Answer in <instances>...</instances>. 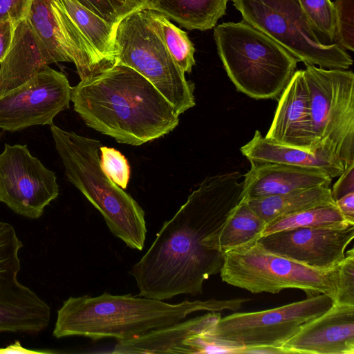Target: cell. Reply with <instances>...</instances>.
Here are the masks:
<instances>
[{"instance_id":"1","label":"cell","mask_w":354,"mask_h":354,"mask_svg":"<svg viewBox=\"0 0 354 354\" xmlns=\"http://www.w3.org/2000/svg\"><path fill=\"white\" fill-rule=\"evenodd\" d=\"M242 192L239 171L205 178L132 267L138 296L165 300L201 294L204 281L219 273L223 263V254L211 248L210 238L241 201Z\"/></svg>"},{"instance_id":"2","label":"cell","mask_w":354,"mask_h":354,"mask_svg":"<svg viewBox=\"0 0 354 354\" xmlns=\"http://www.w3.org/2000/svg\"><path fill=\"white\" fill-rule=\"evenodd\" d=\"M74 110L85 124L123 144L139 146L164 136L179 115L144 76L120 64L71 88Z\"/></svg>"},{"instance_id":"3","label":"cell","mask_w":354,"mask_h":354,"mask_svg":"<svg viewBox=\"0 0 354 354\" xmlns=\"http://www.w3.org/2000/svg\"><path fill=\"white\" fill-rule=\"evenodd\" d=\"M248 301L211 299L169 304L156 299L106 292L97 297H70L57 311L53 335L58 339L79 335L94 340H127L183 321L196 312L236 310Z\"/></svg>"},{"instance_id":"4","label":"cell","mask_w":354,"mask_h":354,"mask_svg":"<svg viewBox=\"0 0 354 354\" xmlns=\"http://www.w3.org/2000/svg\"><path fill=\"white\" fill-rule=\"evenodd\" d=\"M50 129L68 180L101 213L116 237L128 247L142 250L147 234L145 212L102 171L100 142L63 130L54 124Z\"/></svg>"},{"instance_id":"5","label":"cell","mask_w":354,"mask_h":354,"mask_svg":"<svg viewBox=\"0 0 354 354\" xmlns=\"http://www.w3.org/2000/svg\"><path fill=\"white\" fill-rule=\"evenodd\" d=\"M214 38L227 75L250 97L277 98L297 71L294 56L244 21L216 26Z\"/></svg>"},{"instance_id":"6","label":"cell","mask_w":354,"mask_h":354,"mask_svg":"<svg viewBox=\"0 0 354 354\" xmlns=\"http://www.w3.org/2000/svg\"><path fill=\"white\" fill-rule=\"evenodd\" d=\"M116 64L144 76L180 115L195 106L194 84L187 81L162 39L153 10L138 8L120 19L115 32Z\"/></svg>"},{"instance_id":"7","label":"cell","mask_w":354,"mask_h":354,"mask_svg":"<svg viewBox=\"0 0 354 354\" xmlns=\"http://www.w3.org/2000/svg\"><path fill=\"white\" fill-rule=\"evenodd\" d=\"M338 266L324 270L308 267L270 252L258 242L223 254V281L252 293H278L287 288L308 297L325 294L335 300Z\"/></svg>"},{"instance_id":"8","label":"cell","mask_w":354,"mask_h":354,"mask_svg":"<svg viewBox=\"0 0 354 354\" xmlns=\"http://www.w3.org/2000/svg\"><path fill=\"white\" fill-rule=\"evenodd\" d=\"M243 21L274 40L299 62L328 69H348L351 57L326 44L306 17L299 0H232Z\"/></svg>"},{"instance_id":"9","label":"cell","mask_w":354,"mask_h":354,"mask_svg":"<svg viewBox=\"0 0 354 354\" xmlns=\"http://www.w3.org/2000/svg\"><path fill=\"white\" fill-rule=\"evenodd\" d=\"M302 71L315 142L335 151L346 169L354 162V74L308 64Z\"/></svg>"},{"instance_id":"10","label":"cell","mask_w":354,"mask_h":354,"mask_svg":"<svg viewBox=\"0 0 354 354\" xmlns=\"http://www.w3.org/2000/svg\"><path fill=\"white\" fill-rule=\"evenodd\" d=\"M333 304L332 297L319 294L274 308L233 313L221 317L214 327L203 335L242 348H282L302 324L322 315Z\"/></svg>"},{"instance_id":"11","label":"cell","mask_w":354,"mask_h":354,"mask_svg":"<svg viewBox=\"0 0 354 354\" xmlns=\"http://www.w3.org/2000/svg\"><path fill=\"white\" fill-rule=\"evenodd\" d=\"M23 247L15 227L0 220V333L37 335L50 321V307L18 279Z\"/></svg>"},{"instance_id":"12","label":"cell","mask_w":354,"mask_h":354,"mask_svg":"<svg viewBox=\"0 0 354 354\" xmlns=\"http://www.w3.org/2000/svg\"><path fill=\"white\" fill-rule=\"evenodd\" d=\"M59 191L55 172L33 156L26 145L5 144L0 154V202L20 216L37 219Z\"/></svg>"},{"instance_id":"13","label":"cell","mask_w":354,"mask_h":354,"mask_svg":"<svg viewBox=\"0 0 354 354\" xmlns=\"http://www.w3.org/2000/svg\"><path fill=\"white\" fill-rule=\"evenodd\" d=\"M71 88L66 76L46 66L21 86L0 96V129L15 132L36 125H51L69 108Z\"/></svg>"},{"instance_id":"14","label":"cell","mask_w":354,"mask_h":354,"mask_svg":"<svg viewBox=\"0 0 354 354\" xmlns=\"http://www.w3.org/2000/svg\"><path fill=\"white\" fill-rule=\"evenodd\" d=\"M26 19L54 63H73L80 80L111 67L87 41L60 0H33Z\"/></svg>"},{"instance_id":"15","label":"cell","mask_w":354,"mask_h":354,"mask_svg":"<svg viewBox=\"0 0 354 354\" xmlns=\"http://www.w3.org/2000/svg\"><path fill=\"white\" fill-rule=\"evenodd\" d=\"M353 238L354 225H351L286 230L263 236L257 241L270 252L313 268L328 270L342 262Z\"/></svg>"},{"instance_id":"16","label":"cell","mask_w":354,"mask_h":354,"mask_svg":"<svg viewBox=\"0 0 354 354\" xmlns=\"http://www.w3.org/2000/svg\"><path fill=\"white\" fill-rule=\"evenodd\" d=\"M282 348L286 353L353 354L354 305L334 303L302 324Z\"/></svg>"},{"instance_id":"17","label":"cell","mask_w":354,"mask_h":354,"mask_svg":"<svg viewBox=\"0 0 354 354\" xmlns=\"http://www.w3.org/2000/svg\"><path fill=\"white\" fill-rule=\"evenodd\" d=\"M265 137L272 142L310 152L322 148L316 145L312 132L308 93L302 70L296 71L279 96Z\"/></svg>"},{"instance_id":"18","label":"cell","mask_w":354,"mask_h":354,"mask_svg":"<svg viewBox=\"0 0 354 354\" xmlns=\"http://www.w3.org/2000/svg\"><path fill=\"white\" fill-rule=\"evenodd\" d=\"M250 169L243 176V199L263 198L324 185L333 178L324 171L282 163L250 161Z\"/></svg>"},{"instance_id":"19","label":"cell","mask_w":354,"mask_h":354,"mask_svg":"<svg viewBox=\"0 0 354 354\" xmlns=\"http://www.w3.org/2000/svg\"><path fill=\"white\" fill-rule=\"evenodd\" d=\"M54 63L27 19L15 27L11 46L0 64V96Z\"/></svg>"},{"instance_id":"20","label":"cell","mask_w":354,"mask_h":354,"mask_svg":"<svg viewBox=\"0 0 354 354\" xmlns=\"http://www.w3.org/2000/svg\"><path fill=\"white\" fill-rule=\"evenodd\" d=\"M221 317L211 312L186 321L151 330L136 337L118 341L115 354L187 353L185 342L211 330Z\"/></svg>"},{"instance_id":"21","label":"cell","mask_w":354,"mask_h":354,"mask_svg":"<svg viewBox=\"0 0 354 354\" xmlns=\"http://www.w3.org/2000/svg\"><path fill=\"white\" fill-rule=\"evenodd\" d=\"M241 153L249 161L282 163L322 169L333 178L340 176L345 169L337 154L328 147L315 152L272 142L257 130L252 138L241 147Z\"/></svg>"},{"instance_id":"22","label":"cell","mask_w":354,"mask_h":354,"mask_svg":"<svg viewBox=\"0 0 354 354\" xmlns=\"http://www.w3.org/2000/svg\"><path fill=\"white\" fill-rule=\"evenodd\" d=\"M245 201L266 225L276 219L308 209L335 205L331 196L330 187L324 185Z\"/></svg>"},{"instance_id":"23","label":"cell","mask_w":354,"mask_h":354,"mask_svg":"<svg viewBox=\"0 0 354 354\" xmlns=\"http://www.w3.org/2000/svg\"><path fill=\"white\" fill-rule=\"evenodd\" d=\"M229 0H145L140 8L158 12L188 30L213 28L225 14Z\"/></svg>"},{"instance_id":"24","label":"cell","mask_w":354,"mask_h":354,"mask_svg":"<svg viewBox=\"0 0 354 354\" xmlns=\"http://www.w3.org/2000/svg\"><path fill=\"white\" fill-rule=\"evenodd\" d=\"M67 13L97 55L109 66L116 64V24H110L75 0H60Z\"/></svg>"},{"instance_id":"25","label":"cell","mask_w":354,"mask_h":354,"mask_svg":"<svg viewBox=\"0 0 354 354\" xmlns=\"http://www.w3.org/2000/svg\"><path fill=\"white\" fill-rule=\"evenodd\" d=\"M266 223L242 199L230 217L211 240L212 248L225 252L257 242Z\"/></svg>"},{"instance_id":"26","label":"cell","mask_w":354,"mask_h":354,"mask_svg":"<svg viewBox=\"0 0 354 354\" xmlns=\"http://www.w3.org/2000/svg\"><path fill=\"white\" fill-rule=\"evenodd\" d=\"M354 225L346 221L336 205L308 209L268 223L262 236L298 227L346 228Z\"/></svg>"},{"instance_id":"27","label":"cell","mask_w":354,"mask_h":354,"mask_svg":"<svg viewBox=\"0 0 354 354\" xmlns=\"http://www.w3.org/2000/svg\"><path fill=\"white\" fill-rule=\"evenodd\" d=\"M153 13L169 53L184 73H191L196 63L195 49L187 32L171 23L162 14L155 10Z\"/></svg>"},{"instance_id":"28","label":"cell","mask_w":354,"mask_h":354,"mask_svg":"<svg viewBox=\"0 0 354 354\" xmlns=\"http://www.w3.org/2000/svg\"><path fill=\"white\" fill-rule=\"evenodd\" d=\"M300 5L318 34L333 44L335 34V8L330 0H299Z\"/></svg>"},{"instance_id":"29","label":"cell","mask_w":354,"mask_h":354,"mask_svg":"<svg viewBox=\"0 0 354 354\" xmlns=\"http://www.w3.org/2000/svg\"><path fill=\"white\" fill-rule=\"evenodd\" d=\"M335 44L344 50L354 48V0H335Z\"/></svg>"},{"instance_id":"30","label":"cell","mask_w":354,"mask_h":354,"mask_svg":"<svg viewBox=\"0 0 354 354\" xmlns=\"http://www.w3.org/2000/svg\"><path fill=\"white\" fill-rule=\"evenodd\" d=\"M100 166L104 173L120 187L126 189L130 169L125 157L114 148L102 145L100 147Z\"/></svg>"},{"instance_id":"31","label":"cell","mask_w":354,"mask_h":354,"mask_svg":"<svg viewBox=\"0 0 354 354\" xmlns=\"http://www.w3.org/2000/svg\"><path fill=\"white\" fill-rule=\"evenodd\" d=\"M334 303L354 305V250L351 248L338 266L337 295Z\"/></svg>"},{"instance_id":"32","label":"cell","mask_w":354,"mask_h":354,"mask_svg":"<svg viewBox=\"0 0 354 354\" xmlns=\"http://www.w3.org/2000/svg\"><path fill=\"white\" fill-rule=\"evenodd\" d=\"M97 16L112 24H118L129 14L124 0H75Z\"/></svg>"},{"instance_id":"33","label":"cell","mask_w":354,"mask_h":354,"mask_svg":"<svg viewBox=\"0 0 354 354\" xmlns=\"http://www.w3.org/2000/svg\"><path fill=\"white\" fill-rule=\"evenodd\" d=\"M33 0H0V21L26 19Z\"/></svg>"},{"instance_id":"34","label":"cell","mask_w":354,"mask_h":354,"mask_svg":"<svg viewBox=\"0 0 354 354\" xmlns=\"http://www.w3.org/2000/svg\"><path fill=\"white\" fill-rule=\"evenodd\" d=\"M354 192V162L346 167L330 187L331 196L335 202L343 196Z\"/></svg>"},{"instance_id":"35","label":"cell","mask_w":354,"mask_h":354,"mask_svg":"<svg viewBox=\"0 0 354 354\" xmlns=\"http://www.w3.org/2000/svg\"><path fill=\"white\" fill-rule=\"evenodd\" d=\"M17 24L12 21H0V64L11 46Z\"/></svg>"},{"instance_id":"36","label":"cell","mask_w":354,"mask_h":354,"mask_svg":"<svg viewBox=\"0 0 354 354\" xmlns=\"http://www.w3.org/2000/svg\"><path fill=\"white\" fill-rule=\"evenodd\" d=\"M335 203L346 221L354 225V192L343 196Z\"/></svg>"},{"instance_id":"37","label":"cell","mask_w":354,"mask_h":354,"mask_svg":"<svg viewBox=\"0 0 354 354\" xmlns=\"http://www.w3.org/2000/svg\"><path fill=\"white\" fill-rule=\"evenodd\" d=\"M239 353H286L285 351L280 347L273 346H251V347H243Z\"/></svg>"},{"instance_id":"38","label":"cell","mask_w":354,"mask_h":354,"mask_svg":"<svg viewBox=\"0 0 354 354\" xmlns=\"http://www.w3.org/2000/svg\"><path fill=\"white\" fill-rule=\"evenodd\" d=\"M45 351H38L27 349L24 348L19 341H16L14 344H10L6 348H0V354H11V353H41Z\"/></svg>"},{"instance_id":"39","label":"cell","mask_w":354,"mask_h":354,"mask_svg":"<svg viewBox=\"0 0 354 354\" xmlns=\"http://www.w3.org/2000/svg\"><path fill=\"white\" fill-rule=\"evenodd\" d=\"M124 1L129 12L130 13L142 8L145 4V0H124Z\"/></svg>"},{"instance_id":"40","label":"cell","mask_w":354,"mask_h":354,"mask_svg":"<svg viewBox=\"0 0 354 354\" xmlns=\"http://www.w3.org/2000/svg\"><path fill=\"white\" fill-rule=\"evenodd\" d=\"M3 136V131L0 132V139L2 138Z\"/></svg>"}]
</instances>
